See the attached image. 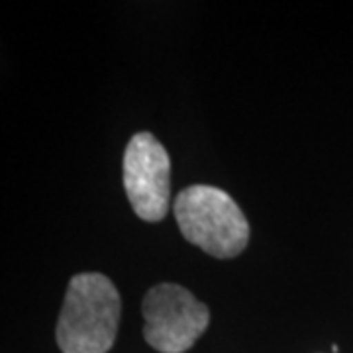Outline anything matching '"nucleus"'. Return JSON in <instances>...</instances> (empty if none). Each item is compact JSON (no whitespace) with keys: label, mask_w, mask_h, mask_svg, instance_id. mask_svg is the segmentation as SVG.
I'll use <instances>...</instances> for the list:
<instances>
[{"label":"nucleus","mask_w":353,"mask_h":353,"mask_svg":"<svg viewBox=\"0 0 353 353\" xmlns=\"http://www.w3.org/2000/svg\"><path fill=\"white\" fill-rule=\"evenodd\" d=\"M332 352H334V353L340 352V345H336V343H334V345H332Z\"/></svg>","instance_id":"obj_5"},{"label":"nucleus","mask_w":353,"mask_h":353,"mask_svg":"<svg viewBox=\"0 0 353 353\" xmlns=\"http://www.w3.org/2000/svg\"><path fill=\"white\" fill-rule=\"evenodd\" d=\"M120 320V294L102 273L71 279L57 322V345L63 353H108Z\"/></svg>","instance_id":"obj_1"},{"label":"nucleus","mask_w":353,"mask_h":353,"mask_svg":"<svg viewBox=\"0 0 353 353\" xmlns=\"http://www.w3.org/2000/svg\"><path fill=\"white\" fill-rule=\"evenodd\" d=\"M124 189L134 212L145 222H159L169 210L171 159L150 132L134 134L124 152Z\"/></svg>","instance_id":"obj_4"},{"label":"nucleus","mask_w":353,"mask_h":353,"mask_svg":"<svg viewBox=\"0 0 353 353\" xmlns=\"http://www.w3.org/2000/svg\"><path fill=\"white\" fill-rule=\"evenodd\" d=\"M143 338L159 353H185L208 328V306L181 285L161 283L148 290L141 304Z\"/></svg>","instance_id":"obj_3"},{"label":"nucleus","mask_w":353,"mask_h":353,"mask_svg":"<svg viewBox=\"0 0 353 353\" xmlns=\"http://www.w3.org/2000/svg\"><path fill=\"white\" fill-rule=\"evenodd\" d=\"M173 214L185 240L216 259L240 255L250 241V224L226 190L192 185L179 192Z\"/></svg>","instance_id":"obj_2"}]
</instances>
